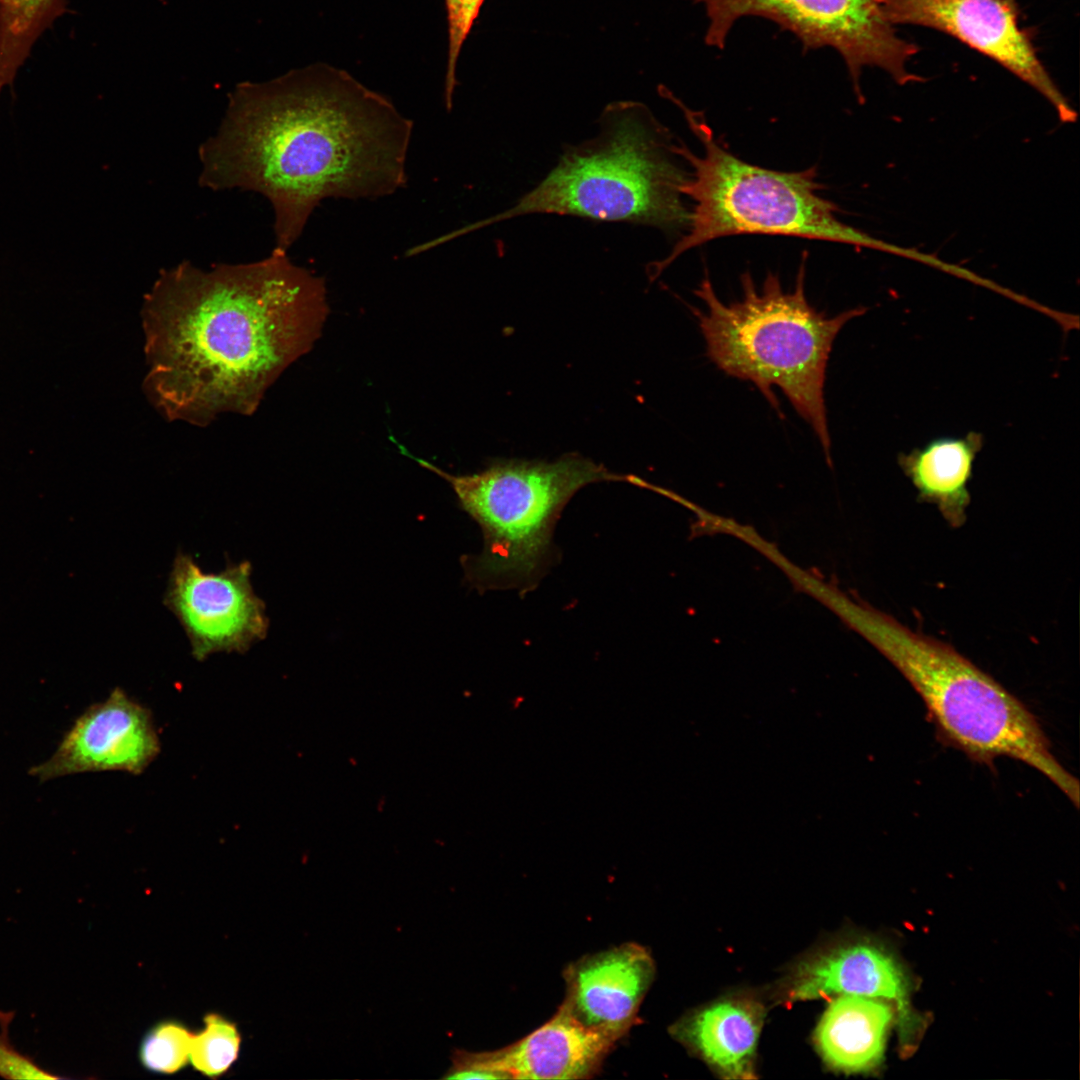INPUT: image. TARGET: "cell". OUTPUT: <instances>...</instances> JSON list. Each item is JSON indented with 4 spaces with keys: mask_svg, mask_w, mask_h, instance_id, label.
Returning a JSON list of instances; mask_svg holds the SVG:
<instances>
[{
    "mask_svg": "<svg viewBox=\"0 0 1080 1080\" xmlns=\"http://www.w3.org/2000/svg\"><path fill=\"white\" fill-rule=\"evenodd\" d=\"M328 314L325 281L287 251L210 269L182 261L143 299L145 395L167 420L200 427L251 415L320 339Z\"/></svg>",
    "mask_w": 1080,
    "mask_h": 1080,
    "instance_id": "obj_1",
    "label": "cell"
},
{
    "mask_svg": "<svg viewBox=\"0 0 1080 1080\" xmlns=\"http://www.w3.org/2000/svg\"><path fill=\"white\" fill-rule=\"evenodd\" d=\"M199 147L201 186L259 193L288 251L326 198L376 199L407 182L413 122L346 71L315 64L229 95Z\"/></svg>",
    "mask_w": 1080,
    "mask_h": 1080,
    "instance_id": "obj_2",
    "label": "cell"
},
{
    "mask_svg": "<svg viewBox=\"0 0 1080 1080\" xmlns=\"http://www.w3.org/2000/svg\"><path fill=\"white\" fill-rule=\"evenodd\" d=\"M598 133L570 145L557 164L510 208L465 229L531 214L577 216L630 222L666 233L686 231L690 208L681 186L672 135L642 103L607 105Z\"/></svg>",
    "mask_w": 1080,
    "mask_h": 1080,
    "instance_id": "obj_3",
    "label": "cell"
},
{
    "mask_svg": "<svg viewBox=\"0 0 1080 1080\" xmlns=\"http://www.w3.org/2000/svg\"><path fill=\"white\" fill-rule=\"evenodd\" d=\"M805 260L806 256L793 291H784L778 275L772 272L758 290L747 272L740 279L741 299L729 304L717 297L706 273L694 290L706 310L692 311L709 359L727 375L755 384L782 417L771 388L778 386L812 427L830 464L824 398L827 362L838 332L867 308L857 307L834 317L817 311L805 296Z\"/></svg>",
    "mask_w": 1080,
    "mask_h": 1080,
    "instance_id": "obj_4",
    "label": "cell"
},
{
    "mask_svg": "<svg viewBox=\"0 0 1080 1080\" xmlns=\"http://www.w3.org/2000/svg\"><path fill=\"white\" fill-rule=\"evenodd\" d=\"M851 618L916 690L945 743L980 763L1001 756L1021 761L1078 808V780L1054 757L1036 717L994 678L951 646L885 614L855 607Z\"/></svg>",
    "mask_w": 1080,
    "mask_h": 1080,
    "instance_id": "obj_5",
    "label": "cell"
},
{
    "mask_svg": "<svg viewBox=\"0 0 1080 1080\" xmlns=\"http://www.w3.org/2000/svg\"><path fill=\"white\" fill-rule=\"evenodd\" d=\"M659 92L681 109L702 152L695 154L680 141L674 145L691 167L680 190L692 208L686 233L664 259L649 265L651 280L683 253L732 235L792 236L881 248L838 219V207L819 193L823 186L816 181L815 168L782 172L749 164L716 141L702 112L687 107L666 87L660 86Z\"/></svg>",
    "mask_w": 1080,
    "mask_h": 1080,
    "instance_id": "obj_6",
    "label": "cell"
},
{
    "mask_svg": "<svg viewBox=\"0 0 1080 1080\" xmlns=\"http://www.w3.org/2000/svg\"><path fill=\"white\" fill-rule=\"evenodd\" d=\"M443 478L461 508L482 530L483 550L462 560L466 580L480 591L533 590L552 564L553 531L563 508L581 488L596 482L621 481L654 486L633 475L609 471L579 454L553 462L505 460L485 470L453 475L433 463L414 458Z\"/></svg>",
    "mask_w": 1080,
    "mask_h": 1080,
    "instance_id": "obj_7",
    "label": "cell"
},
{
    "mask_svg": "<svg viewBox=\"0 0 1080 1080\" xmlns=\"http://www.w3.org/2000/svg\"><path fill=\"white\" fill-rule=\"evenodd\" d=\"M704 6V41L723 49L734 24L761 17L790 31L804 51L829 47L843 58L858 98L865 67H878L899 84L919 81L907 64L918 46L899 37L885 18L880 0H689Z\"/></svg>",
    "mask_w": 1080,
    "mask_h": 1080,
    "instance_id": "obj_8",
    "label": "cell"
},
{
    "mask_svg": "<svg viewBox=\"0 0 1080 1080\" xmlns=\"http://www.w3.org/2000/svg\"><path fill=\"white\" fill-rule=\"evenodd\" d=\"M251 573L249 561L206 573L192 556L177 553L163 602L182 625L196 660L244 653L266 637L265 603L253 590Z\"/></svg>",
    "mask_w": 1080,
    "mask_h": 1080,
    "instance_id": "obj_9",
    "label": "cell"
},
{
    "mask_svg": "<svg viewBox=\"0 0 1080 1080\" xmlns=\"http://www.w3.org/2000/svg\"><path fill=\"white\" fill-rule=\"evenodd\" d=\"M893 26H925L949 34L990 57L1042 93L1063 119L1073 111L1019 27L1015 0H880Z\"/></svg>",
    "mask_w": 1080,
    "mask_h": 1080,
    "instance_id": "obj_10",
    "label": "cell"
},
{
    "mask_svg": "<svg viewBox=\"0 0 1080 1080\" xmlns=\"http://www.w3.org/2000/svg\"><path fill=\"white\" fill-rule=\"evenodd\" d=\"M160 752L148 708L115 688L73 724L50 759L30 774L41 781L98 771L142 773Z\"/></svg>",
    "mask_w": 1080,
    "mask_h": 1080,
    "instance_id": "obj_11",
    "label": "cell"
},
{
    "mask_svg": "<svg viewBox=\"0 0 1080 1080\" xmlns=\"http://www.w3.org/2000/svg\"><path fill=\"white\" fill-rule=\"evenodd\" d=\"M611 1038L591 1030L561 1006L543 1025L498 1050L457 1051L454 1079H588L614 1048Z\"/></svg>",
    "mask_w": 1080,
    "mask_h": 1080,
    "instance_id": "obj_12",
    "label": "cell"
},
{
    "mask_svg": "<svg viewBox=\"0 0 1080 1080\" xmlns=\"http://www.w3.org/2000/svg\"><path fill=\"white\" fill-rule=\"evenodd\" d=\"M655 971L651 953L635 942L585 955L563 972L566 993L560 1006L583 1026L617 1042L640 1022V1005Z\"/></svg>",
    "mask_w": 1080,
    "mask_h": 1080,
    "instance_id": "obj_13",
    "label": "cell"
},
{
    "mask_svg": "<svg viewBox=\"0 0 1080 1080\" xmlns=\"http://www.w3.org/2000/svg\"><path fill=\"white\" fill-rule=\"evenodd\" d=\"M790 1001L858 995L897 1001L906 1009L908 986L896 961L872 944L831 948L802 962L786 990Z\"/></svg>",
    "mask_w": 1080,
    "mask_h": 1080,
    "instance_id": "obj_14",
    "label": "cell"
},
{
    "mask_svg": "<svg viewBox=\"0 0 1080 1080\" xmlns=\"http://www.w3.org/2000/svg\"><path fill=\"white\" fill-rule=\"evenodd\" d=\"M762 1006L750 999H726L685 1016L671 1034L728 1079H752L763 1022Z\"/></svg>",
    "mask_w": 1080,
    "mask_h": 1080,
    "instance_id": "obj_15",
    "label": "cell"
},
{
    "mask_svg": "<svg viewBox=\"0 0 1080 1080\" xmlns=\"http://www.w3.org/2000/svg\"><path fill=\"white\" fill-rule=\"evenodd\" d=\"M893 1013L876 998L840 995L830 1002L815 1031L824 1061L842 1072H863L883 1057Z\"/></svg>",
    "mask_w": 1080,
    "mask_h": 1080,
    "instance_id": "obj_16",
    "label": "cell"
},
{
    "mask_svg": "<svg viewBox=\"0 0 1080 1080\" xmlns=\"http://www.w3.org/2000/svg\"><path fill=\"white\" fill-rule=\"evenodd\" d=\"M982 446V434L973 431L963 437L935 438L900 454L898 463L919 498L935 504L950 525L959 527L965 521L970 503L968 482Z\"/></svg>",
    "mask_w": 1080,
    "mask_h": 1080,
    "instance_id": "obj_17",
    "label": "cell"
},
{
    "mask_svg": "<svg viewBox=\"0 0 1080 1080\" xmlns=\"http://www.w3.org/2000/svg\"><path fill=\"white\" fill-rule=\"evenodd\" d=\"M66 9L67 0H0V93L12 87L35 42Z\"/></svg>",
    "mask_w": 1080,
    "mask_h": 1080,
    "instance_id": "obj_18",
    "label": "cell"
},
{
    "mask_svg": "<svg viewBox=\"0 0 1080 1080\" xmlns=\"http://www.w3.org/2000/svg\"><path fill=\"white\" fill-rule=\"evenodd\" d=\"M203 1023L192 1035L189 1062L202 1075L217 1078L237 1060L241 1035L234 1022L218 1013L207 1014Z\"/></svg>",
    "mask_w": 1080,
    "mask_h": 1080,
    "instance_id": "obj_19",
    "label": "cell"
},
{
    "mask_svg": "<svg viewBox=\"0 0 1080 1080\" xmlns=\"http://www.w3.org/2000/svg\"><path fill=\"white\" fill-rule=\"evenodd\" d=\"M193 1033L177 1020L153 1025L139 1046V1059L145 1069L159 1074H173L190 1061Z\"/></svg>",
    "mask_w": 1080,
    "mask_h": 1080,
    "instance_id": "obj_20",
    "label": "cell"
},
{
    "mask_svg": "<svg viewBox=\"0 0 1080 1080\" xmlns=\"http://www.w3.org/2000/svg\"><path fill=\"white\" fill-rule=\"evenodd\" d=\"M485 0H444L448 28L447 69L444 98L448 110L456 87V68L461 48Z\"/></svg>",
    "mask_w": 1080,
    "mask_h": 1080,
    "instance_id": "obj_21",
    "label": "cell"
},
{
    "mask_svg": "<svg viewBox=\"0 0 1080 1080\" xmlns=\"http://www.w3.org/2000/svg\"><path fill=\"white\" fill-rule=\"evenodd\" d=\"M0 1076L8 1079H57V1075L39 1067L15 1050L0 1035Z\"/></svg>",
    "mask_w": 1080,
    "mask_h": 1080,
    "instance_id": "obj_22",
    "label": "cell"
}]
</instances>
